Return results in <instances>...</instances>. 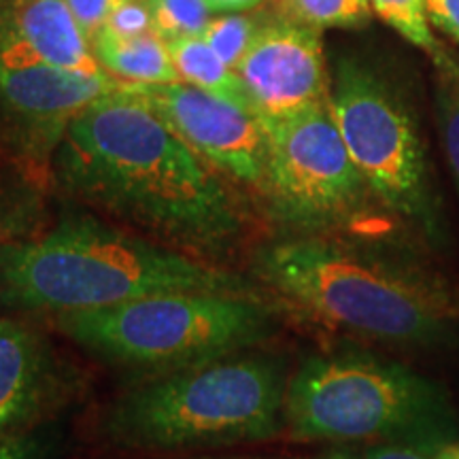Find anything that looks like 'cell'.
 I'll return each mask as SVG.
<instances>
[{
	"instance_id": "6da1fadb",
	"label": "cell",
	"mask_w": 459,
	"mask_h": 459,
	"mask_svg": "<svg viewBox=\"0 0 459 459\" xmlns=\"http://www.w3.org/2000/svg\"><path fill=\"white\" fill-rule=\"evenodd\" d=\"M255 274L279 307L392 349L459 342V283L400 230L290 234L262 247Z\"/></svg>"
},
{
	"instance_id": "7a4b0ae2",
	"label": "cell",
	"mask_w": 459,
	"mask_h": 459,
	"mask_svg": "<svg viewBox=\"0 0 459 459\" xmlns=\"http://www.w3.org/2000/svg\"><path fill=\"white\" fill-rule=\"evenodd\" d=\"M51 169L68 194L181 249L220 251L243 234L213 166L124 85L74 119Z\"/></svg>"
},
{
	"instance_id": "3957f363",
	"label": "cell",
	"mask_w": 459,
	"mask_h": 459,
	"mask_svg": "<svg viewBox=\"0 0 459 459\" xmlns=\"http://www.w3.org/2000/svg\"><path fill=\"white\" fill-rule=\"evenodd\" d=\"M254 294L257 287L211 262L71 215L32 240L0 247V300L15 311H99L158 294Z\"/></svg>"
},
{
	"instance_id": "277c9868",
	"label": "cell",
	"mask_w": 459,
	"mask_h": 459,
	"mask_svg": "<svg viewBox=\"0 0 459 459\" xmlns=\"http://www.w3.org/2000/svg\"><path fill=\"white\" fill-rule=\"evenodd\" d=\"M330 105L378 206L429 254L443 255L451 223L409 79L372 57L342 54L330 68Z\"/></svg>"
},
{
	"instance_id": "5b68a950",
	"label": "cell",
	"mask_w": 459,
	"mask_h": 459,
	"mask_svg": "<svg viewBox=\"0 0 459 459\" xmlns=\"http://www.w3.org/2000/svg\"><path fill=\"white\" fill-rule=\"evenodd\" d=\"M290 377L277 355L249 351L166 372L115 400L105 432L115 445L158 451L274 438Z\"/></svg>"
},
{
	"instance_id": "8992f818",
	"label": "cell",
	"mask_w": 459,
	"mask_h": 459,
	"mask_svg": "<svg viewBox=\"0 0 459 459\" xmlns=\"http://www.w3.org/2000/svg\"><path fill=\"white\" fill-rule=\"evenodd\" d=\"M279 321V304L262 291H181L54 315L57 330L79 347L115 366L153 375L249 351L277 332Z\"/></svg>"
},
{
	"instance_id": "52a82bcc",
	"label": "cell",
	"mask_w": 459,
	"mask_h": 459,
	"mask_svg": "<svg viewBox=\"0 0 459 459\" xmlns=\"http://www.w3.org/2000/svg\"><path fill=\"white\" fill-rule=\"evenodd\" d=\"M285 429L308 443H383L411 436L457 438L438 383L368 351L311 355L290 377Z\"/></svg>"
},
{
	"instance_id": "ba28073f",
	"label": "cell",
	"mask_w": 459,
	"mask_h": 459,
	"mask_svg": "<svg viewBox=\"0 0 459 459\" xmlns=\"http://www.w3.org/2000/svg\"><path fill=\"white\" fill-rule=\"evenodd\" d=\"M260 122L268 139L262 196L290 234L400 230L389 223L392 217L378 206L355 166L330 99Z\"/></svg>"
},
{
	"instance_id": "9c48e42d",
	"label": "cell",
	"mask_w": 459,
	"mask_h": 459,
	"mask_svg": "<svg viewBox=\"0 0 459 459\" xmlns=\"http://www.w3.org/2000/svg\"><path fill=\"white\" fill-rule=\"evenodd\" d=\"M122 85L51 66L0 34V149L28 169L51 166L74 119Z\"/></svg>"
},
{
	"instance_id": "30bf717a",
	"label": "cell",
	"mask_w": 459,
	"mask_h": 459,
	"mask_svg": "<svg viewBox=\"0 0 459 459\" xmlns=\"http://www.w3.org/2000/svg\"><path fill=\"white\" fill-rule=\"evenodd\" d=\"M124 90L145 100L213 169L262 192L268 139L257 115L183 82L124 83Z\"/></svg>"
},
{
	"instance_id": "8fae6325",
	"label": "cell",
	"mask_w": 459,
	"mask_h": 459,
	"mask_svg": "<svg viewBox=\"0 0 459 459\" xmlns=\"http://www.w3.org/2000/svg\"><path fill=\"white\" fill-rule=\"evenodd\" d=\"M260 119L300 113L330 99L321 32L271 15L237 66Z\"/></svg>"
},
{
	"instance_id": "7c38bea8",
	"label": "cell",
	"mask_w": 459,
	"mask_h": 459,
	"mask_svg": "<svg viewBox=\"0 0 459 459\" xmlns=\"http://www.w3.org/2000/svg\"><path fill=\"white\" fill-rule=\"evenodd\" d=\"M60 383L45 338L26 321L0 319V445L43 415Z\"/></svg>"
},
{
	"instance_id": "4fadbf2b",
	"label": "cell",
	"mask_w": 459,
	"mask_h": 459,
	"mask_svg": "<svg viewBox=\"0 0 459 459\" xmlns=\"http://www.w3.org/2000/svg\"><path fill=\"white\" fill-rule=\"evenodd\" d=\"M0 34L56 68L88 77L107 74L66 0H4Z\"/></svg>"
},
{
	"instance_id": "5bb4252c",
	"label": "cell",
	"mask_w": 459,
	"mask_h": 459,
	"mask_svg": "<svg viewBox=\"0 0 459 459\" xmlns=\"http://www.w3.org/2000/svg\"><path fill=\"white\" fill-rule=\"evenodd\" d=\"M91 51L102 71L122 83L153 85L179 82V74L170 60L169 43L158 32L117 37L102 28L91 43Z\"/></svg>"
},
{
	"instance_id": "9a60e30c",
	"label": "cell",
	"mask_w": 459,
	"mask_h": 459,
	"mask_svg": "<svg viewBox=\"0 0 459 459\" xmlns=\"http://www.w3.org/2000/svg\"><path fill=\"white\" fill-rule=\"evenodd\" d=\"M166 43H169L170 60L177 74H179V82L209 91V94L243 108L247 113L257 115L254 102L247 94L243 79L238 77L237 71L223 65L221 57L206 45L203 37L175 39V41Z\"/></svg>"
},
{
	"instance_id": "2e32d148",
	"label": "cell",
	"mask_w": 459,
	"mask_h": 459,
	"mask_svg": "<svg viewBox=\"0 0 459 459\" xmlns=\"http://www.w3.org/2000/svg\"><path fill=\"white\" fill-rule=\"evenodd\" d=\"M432 113L446 170L459 196V60L432 66Z\"/></svg>"
},
{
	"instance_id": "e0dca14e",
	"label": "cell",
	"mask_w": 459,
	"mask_h": 459,
	"mask_svg": "<svg viewBox=\"0 0 459 459\" xmlns=\"http://www.w3.org/2000/svg\"><path fill=\"white\" fill-rule=\"evenodd\" d=\"M372 11L404 41L426 54L429 66L443 65L453 51L434 34L426 13V0H370Z\"/></svg>"
},
{
	"instance_id": "ac0fdd59",
	"label": "cell",
	"mask_w": 459,
	"mask_h": 459,
	"mask_svg": "<svg viewBox=\"0 0 459 459\" xmlns=\"http://www.w3.org/2000/svg\"><path fill=\"white\" fill-rule=\"evenodd\" d=\"M279 15L313 30H359L375 17L370 0H279Z\"/></svg>"
},
{
	"instance_id": "d6986e66",
	"label": "cell",
	"mask_w": 459,
	"mask_h": 459,
	"mask_svg": "<svg viewBox=\"0 0 459 459\" xmlns=\"http://www.w3.org/2000/svg\"><path fill=\"white\" fill-rule=\"evenodd\" d=\"M271 17L264 15H249V13H226L221 17H213L211 24L206 26L203 39L226 66L237 71V66L243 60L247 49L251 48L257 32L262 30L264 24Z\"/></svg>"
},
{
	"instance_id": "ffe728a7",
	"label": "cell",
	"mask_w": 459,
	"mask_h": 459,
	"mask_svg": "<svg viewBox=\"0 0 459 459\" xmlns=\"http://www.w3.org/2000/svg\"><path fill=\"white\" fill-rule=\"evenodd\" d=\"M153 13V26L164 41L203 37L211 24V11L206 0H147Z\"/></svg>"
},
{
	"instance_id": "44dd1931",
	"label": "cell",
	"mask_w": 459,
	"mask_h": 459,
	"mask_svg": "<svg viewBox=\"0 0 459 459\" xmlns=\"http://www.w3.org/2000/svg\"><path fill=\"white\" fill-rule=\"evenodd\" d=\"M457 438L445 436H411L383 443H372L364 451L353 453V459H440L445 445Z\"/></svg>"
},
{
	"instance_id": "7402d4cb",
	"label": "cell",
	"mask_w": 459,
	"mask_h": 459,
	"mask_svg": "<svg viewBox=\"0 0 459 459\" xmlns=\"http://www.w3.org/2000/svg\"><path fill=\"white\" fill-rule=\"evenodd\" d=\"M105 28L117 37H141V34L156 32L147 0H117Z\"/></svg>"
},
{
	"instance_id": "603a6c76",
	"label": "cell",
	"mask_w": 459,
	"mask_h": 459,
	"mask_svg": "<svg viewBox=\"0 0 459 459\" xmlns=\"http://www.w3.org/2000/svg\"><path fill=\"white\" fill-rule=\"evenodd\" d=\"M66 3L71 7L79 28H82L83 37L91 45L94 39L99 37V32L105 28L117 0H66Z\"/></svg>"
},
{
	"instance_id": "cb8c5ba5",
	"label": "cell",
	"mask_w": 459,
	"mask_h": 459,
	"mask_svg": "<svg viewBox=\"0 0 459 459\" xmlns=\"http://www.w3.org/2000/svg\"><path fill=\"white\" fill-rule=\"evenodd\" d=\"M426 13L434 30L459 45V0H426Z\"/></svg>"
},
{
	"instance_id": "d4e9b609",
	"label": "cell",
	"mask_w": 459,
	"mask_h": 459,
	"mask_svg": "<svg viewBox=\"0 0 459 459\" xmlns=\"http://www.w3.org/2000/svg\"><path fill=\"white\" fill-rule=\"evenodd\" d=\"M0 459H48V453L37 436L24 432L0 445Z\"/></svg>"
},
{
	"instance_id": "484cf974",
	"label": "cell",
	"mask_w": 459,
	"mask_h": 459,
	"mask_svg": "<svg viewBox=\"0 0 459 459\" xmlns=\"http://www.w3.org/2000/svg\"><path fill=\"white\" fill-rule=\"evenodd\" d=\"M264 0H206L213 13H237V11L254 9Z\"/></svg>"
},
{
	"instance_id": "4316f807",
	"label": "cell",
	"mask_w": 459,
	"mask_h": 459,
	"mask_svg": "<svg viewBox=\"0 0 459 459\" xmlns=\"http://www.w3.org/2000/svg\"><path fill=\"white\" fill-rule=\"evenodd\" d=\"M440 459H459V440H453V443L445 445L443 453H440Z\"/></svg>"
},
{
	"instance_id": "83f0119b",
	"label": "cell",
	"mask_w": 459,
	"mask_h": 459,
	"mask_svg": "<svg viewBox=\"0 0 459 459\" xmlns=\"http://www.w3.org/2000/svg\"><path fill=\"white\" fill-rule=\"evenodd\" d=\"M319 459H353V451H338V453H332L328 457H319Z\"/></svg>"
},
{
	"instance_id": "f1b7e54d",
	"label": "cell",
	"mask_w": 459,
	"mask_h": 459,
	"mask_svg": "<svg viewBox=\"0 0 459 459\" xmlns=\"http://www.w3.org/2000/svg\"><path fill=\"white\" fill-rule=\"evenodd\" d=\"M3 4H4V0H0V13H3Z\"/></svg>"
}]
</instances>
